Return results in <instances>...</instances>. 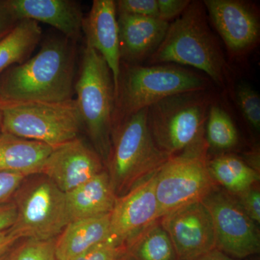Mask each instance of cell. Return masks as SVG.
Instances as JSON below:
<instances>
[{"label": "cell", "instance_id": "obj_33", "mask_svg": "<svg viewBox=\"0 0 260 260\" xmlns=\"http://www.w3.org/2000/svg\"><path fill=\"white\" fill-rule=\"evenodd\" d=\"M18 22L10 14L3 2H0V39L14 28Z\"/></svg>", "mask_w": 260, "mask_h": 260}, {"label": "cell", "instance_id": "obj_22", "mask_svg": "<svg viewBox=\"0 0 260 260\" xmlns=\"http://www.w3.org/2000/svg\"><path fill=\"white\" fill-rule=\"evenodd\" d=\"M42 34L37 22L19 20L14 28L0 39V73L12 65L23 63L40 42Z\"/></svg>", "mask_w": 260, "mask_h": 260}, {"label": "cell", "instance_id": "obj_9", "mask_svg": "<svg viewBox=\"0 0 260 260\" xmlns=\"http://www.w3.org/2000/svg\"><path fill=\"white\" fill-rule=\"evenodd\" d=\"M208 150L172 157L157 171L155 195L161 217L184 205L202 201L218 186L208 169Z\"/></svg>", "mask_w": 260, "mask_h": 260}, {"label": "cell", "instance_id": "obj_19", "mask_svg": "<svg viewBox=\"0 0 260 260\" xmlns=\"http://www.w3.org/2000/svg\"><path fill=\"white\" fill-rule=\"evenodd\" d=\"M109 237L110 214L70 222L55 239L56 259L73 260Z\"/></svg>", "mask_w": 260, "mask_h": 260}, {"label": "cell", "instance_id": "obj_25", "mask_svg": "<svg viewBox=\"0 0 260 260\" xmlns=\"http://www.w3.org/2000/svg\"><path fill=\"white\" fill-rule=\"evenodd\" d=\"M55 239L48 241L26 239L10 251L8 260H57L54 249Z\"/></svg>", "mask_w": 260, "mask_h": 260}, {"label": "cell", "instance_id": "obj_30", "mask_svg": "<svg viewBox=\"0 0 260 260\" xmlns=\"http://www.w3.org/2000/svg\"><path fill=\"white\" fill-rule=\"evenodd\" d=\"M25 177L17 173L0 172V205L13 200Z\"/></svg>", "mask_w": 260, "mask_h": 260}, {"label": "cell", "instance_id": "obj_35", "mask_svg": "<svg viewBox=\"0 0 260 260\" xmlns=\"http://www.w3.org/2000/svg\"><path fill=\"white\" fill-rule=\"evenodd\" d=\"M192 260H239L231 257L227 254H224L222 251H219L218 249H215L214 250L207 253L204 255L199 256L196 259Z\"/></svg>", "mask_w": 260, "mask_h": 260}, {"label": "cell", "instance_id": "obj_31", "mask_svg": "<svg viewBox=\"0 0 260 260\" xmlns=\"http://www.w3.org/2000/svg\"><path fill=\"white\" fill-rule=\"evenodd\" d=\"M190 3L189 0H157V18L170 23L171 20L180 16Z\"/></svg>", "mask_w": 260, "mask_h": 260}, {"label": "cell", "instance_id": "obj_37", "mask_svg": "<svg viewBox=\"0 0 260 260\" xmlns=\"http://www.w3.org/2000/svg\"><path fill=\"white\" fill-rule=\"evenodd\" d=\"M9 253H8V254H9ZM8 254H7L6 255H5V256H2V257H0V260H8Z\"/></svg>", "mask_w": 260, "mask_h": 260}, {"label": "cell", "instance_id": "obj_26", "mask_svg": "<svg viewBox=\"0 0 260 260\" xmlns=\"http://www.w3.org/2000/svg\"><path fill=\"white\" fill-rule=\"evenodd\" d=\"M237 102L243 115L249 125L259 131L260 96L256 90L247 83L239 84L237 90Z\"/></svg>", "mask_w": 260, "mask_h": 260}, {"label": "cell", "instance_id": "obj_23", "mask_svg": "<svg viewBox=\"0 0 260 260\" xmlns=\"http://www.w3.org/2000/svg\"><path fill=\"white\" fill-rule=\"evenodd\" d=\"M124 248V259L178 260L175 249L160 219L143 229Z\"/></svg>", "mask_w": 260, "mask_h": 260}, {"label": "cell", "instance_id": "obj_2", "mask_svg": "<svg viewBox=\"0 0 260 260\" xmlns=\"http://www.w3.org/2000/svg\"><path fill=\"white\" fill-rule=\"evenodd\" d=\"M208 20L203 2L191 1L182 14L169 23L164 40L149 58V63L192 67L216 85L225 86L229 65Z\"/></svg>", "mask_w": 260, "mask_h": 260}, {"label": "cell", "instance_id": "obj_28", "mask_svg": "<svg viewBox=\"0 0 260 260\" xmlns=\"http://www.w3.org/2000/svg\"><path fill=\"white\" fill-rule=\"evenodd\" d=\"M124 257V247L107 241L94 246L73 260H123Z\"/></svg>", "mask_w": 260, "mask_h": 260}, {"label": "cell", "instance_id": "obj_36", "mask_svg": "<svg viewBox=\"0 0 260 260\" xmlns=\"http://www.w3.org/2000/svg\"><path fill=\"white\" fill-rule=\"evenodd\" d=\"M2 121H3V112H2V105L0 102V133H1L2 129Z\"/></svg>", "mask_w": 260, "mask_h": 260}, {"label": "cell", "instance_id": "obj_18", "mask_svg": "<svg viewBox=\"0 0 260 260\" xmlns=\"http://www.w3.org/2000/svg\"><path fill=\"white\" fill-rule=\"evenodd\" d=\"M65 194L70 223L110 214L117 198L107 170Z\"/></svg>", "mask_w": 260, "mask_h": 260}, {"label": "cell", "instance_id": "obj_29", "mask_svg": "<svg viewBox=\"0 0 260 260\" xmlns=\"http://www.w3.org/2000/svg\"><path fill=\"white\" fill-rule=\"evenodd\" d=\"M246 215L256 224L260 223V191L257 186H251L240 194L234 195Z\"/></svg>", "mask_w": 260, "mask_h": 260}, {"label": "cell", "instance_id": "obj_1", "mask_svg": "<svg viewBox=\"0 0 260 260\" xmlns=\"http://www.w3.org/2000/svg\"><path fill=\"white\" fill-rule=\"evenodd\" d=\"M74 54L65 39H51L39 52L10 68L0 80L3 103H57L72 100Z\"/></svg>", "mask_w": 260, "mask_h": 260}, {"label": "cell", "instance_id": "obj_14", "mask_svg": "<svg viewBox=\"0 0 260 260\" xmlns=\"http://www.w3.org/2000/svg\"><path fill=\"white\" fill-rule=\"evenodd\" d=\"M97 152L76 138L52 148L40 174L68 193L105 171Z\"/></svg>", "mask_w": 260, "mask_h": 260}, {"label": "cell", "instance_id": "obj_34", "mask_svg": "<svg viewBox=\"0 0 260 260\" xmlns=\"http://www.w3.org/2000/svg\"><path fill=\"white\" fill-rule=\"evenodd\" d=\"M18 240L20 239L10 228L0 232V257L8 254Z\"/></svg>", "mask_w": 260, "mask_h": 260}, {"label": "cell", "instance_id": "obj_27", "mask_svg": "<svg viewBox=\"0 0 260 260\" xmlns=\"http://www.w3.org/2000/svg\"><path fill=\"white\" fill-rule=\"evenodd\" d=\"M117 14L124 13L138 16H158L157 0H119L115 1Z\"/></svg>", "mask_w": 260, "mask_h": 260}, {"label": "cell", "instance_id": "obj_24", "mask_svg": "<svg viewBox=\"0 0 260 260\" xmlns=\"http://www.w3.org/2000/svg\"><path fill=\"white\" fill-rule=\"evenodd\" d=\"M205 138L209 148L231 150L239 143V135L232 117L217 104H210L205 124Z\"/></svg>", "mask_w": 260, "mask_h": 260}, {"label": "cell", "instance_id": "obj_5", "mask_svg": "<svg viewBox=\"0 0 260 260\" xmlns=\"http://www.w3.org/2000/svg\"><path fill=\"white\" fill-rule=\"evenodd\" d=\"M147 109L113 128L107 172L116 198L156 172L170 158L155 145L147 124Z\"/></svg>", "mask_w": 260, "mask_h": 260}, {"label": "cell", "instance_id": "obj_6", "mask_svg": "<svg viewBox=\"0 0 260 260\" xmlns=\"http://www.w3.org/2000/svg\"><path fill=\"white\" fill-rule=\"evenodd\" d=\"M75 90L82 124L93 143L94 150L107 165L112 148L115 104L114 82L105 59L87 44Z\"/></svg>", "mask_w": 260, "mask_h": 260}, {"label": "cell", "instance_id": "obj_7", "mask_svg": "<svg viewBox=\"0 0 260 260\" xmlns=\"http://www.w3.org/2000/svg\"><path fill=\"white\" fill-rule=\"evenodd\" d=\"M1 133L52 148L78 138L83 126L74 99L57 103L1 102Z\"/></svg>", "mask_w": 260, "mask_h": 260}, {"label": "cell", "instance_id": "obj_15", "mask_svg": "<svg viewBox=\"0 0 260 260\" xmlns=\"http://www.w3.org/2000/svg\"><path fill=\"white\" fill-rule=\"evenodd\" d=\"M83 28L86 44L93 48L105 59L112 72L116 91L121 69L119 28L116 3L113 0H94Z\"/></svg>", "mask_w": 260, "mask_h": 260}, {"label": "cell", "instance_id": "obj_20", "mask_svg": "<svg viewBox=\"0 0 260 260\" xmlns=\"http://www.w3.org/2000/svg\"><path fill=\"white\" fill-rule=\"evenodd\" d=\"M52 147L0 133V172H13L25 177L40 174Z\"/></svg>", "mask_w": 260, "mask_h": 260}, {"label": "cell", "instance_id": "obj_17", "mask_svg": "<svg viewBox=\"0 0 260 260\" xmlns=\"http://www.w3.org/2000/svg\"><path fill=\"white\" fill-rule=\"evenodd\" d=\"M120 56L135 64L149 59L161 44L169 23L155 17L117 14Z\"/></svg>", "mask_w": 260, "mask_h": 260}, {"label": "cell", "instance_id": "obj_8", "mask_svg": "<svg viewBox=\"0 0 260 260\" xmlns=\"http://www.w3.org/2000/svg\"><path fill=\"white\" fill-rule=\"evenodd\" d=\"M13 201L17 215L10 229L20 239H55L70 223L66 194L42 174L25 177Z\"/></svg>", "mask_w": 260, "mask_h": 260}, {"label": "cell", "instance_id": "obj_11", "mask_svg": "<svg viewBox=\"0 0 260 260\" xmlns=\"http://www.w3.org/2000/svg\"><path fill=\"white\" fill-rule=\"evenodd\" d=\"M203 3L208 20L231 55L240 57L257 46L260 19L255 5L243 0H205Z\"/></svg>", "mask_w": 260, "mask_h": 260}, {"label": "cell", "instance_id": "obj_21", "mask_svg": "<svg viewBox=\"0 0 260 260\" xmlns=\"http://www.w3.org/2000/svg\"><path fill=\"white\" fill-rule=\"evenodd\" d=\"M208 169L217 185L233 195L240 194L259 181L257 170L231 154L218 155L208 160Z\"/></svg>", "mask_w": 260, "mask_h": 260}, {"label": "cell", "instance_id": "obj_3", "mask_svg": "<svg viewBox=\"0 0 260 260\" xmlns=\"http://www.w3.org/2000/svg\"><path fill=\"white\" fill-rule=\"evenodd\" d=\"M211 95L203 91L175 94L147 109V124L152 138L168 156L209 148L205 124Z\"/></svg>", "mask_w": 260, "mask_h": 260}, {"label": "cell", "instance_id": "obj_12", "mask_svg": "<svg viewBox=\"0 0 260 260\" xmlns=\"http://www.w3.org/2000/svg\"><path fill=\"white\" fill-rule=\"evenodd\" d=\"M160 223L170 238L178 260L196 259L216 249L213 220L203 201L166 214Z\"/></svg>", "mask_w": 260, "mask_h": 260}, {"label": "cell", "instance_id": "obj_4", "mask_svg": "<svg viewBox=\"0 0 260 260\" xmlns=\"http://www.w3.org/2000/svg\"><path fill=\"white\" fill-rule=\"evenodd\" d=\"M209 80L174 64L127 65L120 69L113 128L126 118L171 95L203 91Z\"/></svg>", "mask_w": 260, "mask_h": 260}, {"label": "cell", "instance_id": "obj_10", "mask_svg": "<svg viewBox=\"0 0 260 260\" xmlns=\"http://www.w3.org/2000/svg\"><path fill=\"white\" fill-rule=\"evenodd\" d=\"M202 201L213 220L217 249L237 259L259 252L257 224L246 215L234 195L217 186Z\"/></svg>", "mask_w": 260, "mask_h": 260}, {"label": "cell", "instance_id": "obj_32", "mask_svg": "<svg viewBox=\"0 0 260 260\" xmlns=\"http://www.w3.org/2000/svg\"><path fill=\"white\" fill-rule=\"evenodd\" d=\"M16 215V206L13 200L0 205V232L13 226Z\"/></svg>", "mask_w": 260, "mask_h": 260}, {"label": "cell", "instance_id": "obj_16", "mask_svg": "<svg viewBox=\"0 0 260 260\" xmlns=\"http://www.w3.org/2000/svg\"><path fill=\"white\" fill-rule=\"evenodd\" d=\"M5 8L17 20L42 22L62 32L67 39L76 40L83 28L79 4L70 0H8Z\"/></svg>", "mask_w": 260, "mask_h": 260}, {"label": "cell", "instance_id": "obj_13", "mask_svg": "<svg viewBox=\"0 0 260 260\" xmlns=\"http://www.w3.org/2000/svg\"><path fill=\"white\" fill-rule=\"evenodd\" d=\"M156 172L116 198L110 213L109 239L116 245L124 247L143 229L161 218L155 195Z\"/></svg>", "mask_w": 260, "mask_h": 260}]
</instances>
